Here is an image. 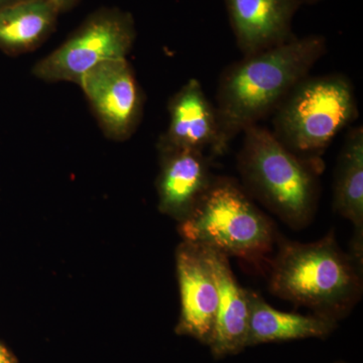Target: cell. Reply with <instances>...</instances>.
I'll return each instance as SVG.
<instances>
[{
  "mask_svg": "<svg viewBox=\"0 0 363 363\" xmlns=\"http://www.w3.org/2000/svg\"><path fill=\"white\" fill-rule=\"evenodd\" d=\"M176 267L181 298L177 333L209 345L218 307L211 267L201 247L184 241L177 250Z\"/></svg>",
  "mask_w": 363,
  "mask_h": 363,
  "instance_id": "obj_8",
  "label": "cell"
},
{
  "mask_svg": "<svg viewBox=\"0 0 363 363\" xmlns=\"http://www.w3.org/2000/svg\"><path fill=\"white\" fill-rule=\"evenodd\" d=\"M201 248L211 267L218 292L213 335L208 346L216 358L238 354L247 348L250 321L247 290L234 276L229 257L216 250Z\"/></svg>",
  "mask_w": 363,
  "mask_h": 363,
  "instance_id": "obj_12",
  "label": "cell"
},
{
  "mask_svg": "<svg viewBox=\"0 0 363 363\" xmlns=\"http://www.w3.org/2000/svg\"><path fill=\"white\" fill-rule=\"evenodd\" d=\"M168 130L159 143L160 150H191L214 155L218 136L215 106L197 79H190L169 104Z\"/></svg>",
  "mask_w": 363,
  "mask_h": 363,
  "instance_id": "obj_11",
  "label": "cell"
},
{
  "mask_svg": "<svg viewBox=\"0 0 363 363\" xmlns=\"http://www.w3.org/2000/svg\"><path fill=\"white\" fill-rule=\"evenodd\" d=\"M180 233L197 247L248 262L266 257L276 241L272 222L227 179L212 182L192 214L181 222Z\"/></svg>",
  "mask_w": 363,
  "mask_h": 363,
  "instance_id": "obj_5",
  "label": "cell"
},
{
  "mask_svg": "<svg viewBox=\"0 0 363 363\" xmlns=\"http://www.w3.org/2000/svg\"><path fill=\"white\" fill-rule=\"evenodd\" d=\"M0 363H16V358L11 354V351L0 342Z\"/></svg>",
  "mask_w": 363,
  "mask_h": 363,
  "instance_id": "obj_17",
  "label": "cell"
},
{
  "mask_svg": "<svg viewBox=\"0 0 363 363\" xmlns=\"http://www.w3.org/2000/svg\"><path fill=\"white\" fill-rule=\"evenodd\" d=\"M250 321L247 347L306 338L327 337L336 328L335 320L319 315L279 311L264 298L247 290Z\"/></svg>",
  "mask_w": 363,
  "mask_h": 363,
  "instance_id": "obj_13",
  "label": "cell"
},
{
  "mask_svg": "<svg viewBox=\"0 0 363 363\" xmlns=\"http://www.w3.org/2000/svg\"><path fill=\"white\" fill-rule=\"evenodd\" d=\"M298 4H303V2H305V4H313V2H316L318 0H298Z\"/></svg>",
  "mask_w": 363,
  "mask_h": 363,
  "instance_id": "obj_19",
  "label": "cell"
},
{
  "mask_svg": "<svg viewBox=\"0 0 363 363\" xmlns=\"http://www.w3.org/2000/svg\"><path fill=\"white\" fill-rule=\"evenodd\" d=\"M135 39L130 13L101 9L91 14L51 54L35 64L33 74L45 82L80 84L91 69L111 60L126 59Z\"/></svg>",
  "mask_w": 363,
  "mask_h": 363,
  "instance_id": "obj_6",
  "label": "cell"
},
{
  "mask_svg": "<svg viewBox=\"0 0 363 363\" xmlns=\"http://www.w3.org/2000/svg\"><path fill=\"white\" fill-rule=\"evenodd\" d=\"M161 173L157 179L159 208L180 222L188 218L211 186L209 164L201 152L160 150Z\"/></svg>",
  "mask_w": 363,
  "mask_h": 363,
  "instance_id": "obj_10",
  "label": "cell"
},
{
  "mask_svg": "<svg viewBox=\"0 0 363 363\" xmlns=\"http://www.w3.org/2000/svg\"><path fill=\"white\" fill-rule=\"evenodd\" d=\"M274 112V135L309 162L357 116L354 89L342 75L307 76Z\"/></svg>",
  "mask_w": 363,
  "mask_h": 363,
  "instance_id": "obj_4",
  "label": "cell"
},
{
  "mask_svg": "<svg viewBox=\"0 0 363 363\" xmlns=\"http://www.w3.org/2000/svg\"><path fill=\"white\" fill-rule=\"evenodd\" d=\"M362 274V267L341 250L331 233L315 242L281 243L269 285L277 297L337 321L359 300Z\"/></svg>",
  "mask_w": 363,
  "mask_h": 363,
  "instance_id": "obj_2",
  "label": "cell"
},
{
  "mask_svg": "<svg viewBox=\"0 0 363 363\" xmlns=\"http://www.w3.org/2000/svg\"><path fill=\"white\" fill-rule=\"evenodd\" d=\"M79 86L107 138L125 140L133 135L142 119L143 97L128 60L99 64Z\"/></svg>",
  "mask_w": 363,
  "mask_h": 363,
  "instance_id": "obj_7",
  "label": "cell"
},
{
  "mask_svg": "<svg viewBox=\"0 0 363 363\" xmlns=\"http://www.w3.org/2000/svg\"><path fill=\"white\" fill-rule=\"evenodd\" d=\"M334 210L354 227L351 257L362 267L363 255V130H350L339 156L334 184Z\"/></svg>",
  "mask_w": 363,
  "mask_h": 363,
  "instance_id": "obj_14",
  "label": "cell"
},
{
  "mask_svg": "<svg viewBox=\"0 0 363 363\" xmlns=\"http://www.w3.org/2000/svg\"><path fill=\"white\" fill-rule=\"evenodd\" d=\"M338 363H344V362H338Z\"/></svg>",
  "mask_w": 363,
  "mask_h": 363,
  "instance_id": "obj_20",
  "label": "cell"
},
{
  "mask_svg": "<svg viewBox=\"0 0 363 363\" xmlns=\"http://www.w3.org/2000/svg\"><path fill=\"white\" fill-rule=\"evenodd\" d=\"M325 52L326 40L320 35L294 37L229 67L217 93L214 156H220L235 136L276 111Z\"/></svg>",
  "mask_w": 363,
  "mask_h": 363,
  "instance_id": "obj_1",
  "label": "cell"
},
{
  "mask_svg": "<svg viewBox=\"0 0 363 363\" xmlns=\"http://www.w3.org/2000/svg\"><path fill=\"white\" fill-rule=\"evenodd\" d=\"M238 47L245 56L293 39L298 0H225Z\"/></svg>",
  "mask_w": 363,
  "mask_h": 363,
  "instance_id": "obj_9",
  "label": "cell"
},
{
  "mask_svg": "<svg viewBox=\"0 0 363 363\" xmlns=\"http://www.w3.org/2000/svg\"><path fill=\"white\" fill-rule=\"evenodd\" d=\"M243 133L238 164L245 185L289 225H306L316 208L314 169L266 128L253 125Z\"/></svg>",
  "mask_w": 363,
  "mask_h": 363,
  "instance_id": "obj_3",
  "label": "cell"
},
{
  "mask_svg": "<svg viewBox=\"0 0 363 363\" xmlns=\"http://www.w3.org/2000/svg\"><path fill=\"white\" fill-rule=\"evenodd\" d=\"M16 1H20V0H0V9L9 6V4H14V2Z\"/></svg>",
  "mask_w": 363,
  "mask_h": 363,
  "instance_id": "obj_18",
  "label": "cell"
},
{
  "mask_svg": "<svg viewBox=\"0 0 363 363\" xmlns=\"http://www.w3.org/2000/svg\"><path fill=\"white\" fill-rule=\"evenodd\" d=\"M60 13L69 11L77 4L78 0H49Z\"/></svg>",
  "mask_w": 363,
  "mask_h": 363,
  "instance_id": "obj_16",
  "label": "cell"
},
{
  "mask_svg": "<svg viewBox=\"0 0 363 363\" xmlns=\"http://www.w3.org/2000/svg\"><path fill=\"white\" fill-rule=\"evenodd\" d=\"M59 11L49 0H20L0 9V48L33 51L56 26Z\"/></svg>",
  "mask_w": 363,
  "mask_h": 363,
  "instance_id": "obj_15",
  "label": "cell"
}]
</instances>
